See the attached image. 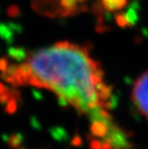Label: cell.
Here are the masks:
<instances>
[{"instance_id":"8","label":"cell","mask_w":148,"mask_h":149,"mask_svg":"<svg viewBox=\"0 0 148 149\" xmlns=\"http://www.w3.org/2000/svg\"><path fill=\"white\" fill-rule=\"evenodd\" d=\"M91 10H92L93 14L97 15L98 17H99V15H102L103 12L105 11V10H104V7H103V4H102L101 0H96V1L93 3Z\"/></svg>"},{"instance_id":"6","label":"cell","mask_w":148,"mask_h":149,"mask_svg":"<svg viewBox=\"0 0 148 149\" xmlns=\"http://www.w3.org/2000/svg\"><path fill=\"white\" fill-rule=\"evenodd\" d=\"M17 98L15 97H13L11 98L10 100L6 103V108H5V111L9 113H15V111L17 110Z\"/></svg>"},{"instance_id":"10","label":"cell","mask_w":148,"mask_h":149,"mask_svg":"<svg viewBox=\"0 0 148 149\" xmlns=\"http://www.w3.org/2000/svg\"><path fill=\"white\" fill-rule=\"evenodd\" d=\"M9 63L7 59H0V71L4 72L9 68Z\"/></svg>"},{"instance_id":"2","label":"cell","mask_w":148,"mask_h":149,"mask_svg":"<svg viewBox=\"0 0 148 149\" xmlns=\"http://www.w3.org/2000/svg\"><path fill=\"white\" fill-rule=\"evenodd\" d=\"M132 100L137 110L148 121V70L141 74L134 83Z\"/></svg>"},{"instance_id":"7","label":"cell","mask_w":148,"mask_h":149,"mask_svg":"<svg viewBox=\"0 0 148 149\" xmlns=\"http://www.w3.org/2000/svg\"><path fill=\"white\" fill-rule=\"evenodd\" d=\"M8 143L12 148L17 149L18 147L20 146V143H21V136H19V135H12L11 137L9 138Z\"/></svg>"},{"instance_id":"1","label":"cell","mask_w":148,"mask_h":149,"mask_svg":"<svg viewBox=\"0 0 148 149\" xmlns=\"http://www.w3.org/2000/svg\"><path fill=\"white\" fill-rule=\"evenodd\" d=\"M2 78L14 86L51 91L82 113L90 116L110 108L112 88L104 82L101 66L87 45L58 42L29 54L22 64L9 65Z\"/></svg>"},{"instance_id":"3","label":"cell","mask_w":148,"mask_h":149,"mask_svg":"<svg viewBox=\"0 0 148 149\" xmlns=\"http://www.w3.org/2000/svg\"><path fill=\"white\" fill-rule=\"evenodd\" d=\"M101 2L107 13L118 12L127 5V0H101Z\"/></svg>"},{"instance_id":"11","label":"cell","mask_w":148,"mask_h":149,"mask_svg":"<svg viewBox=\"0 0 148 149\" xmlns=\"http://www.w3.org/2000/svg\"><path fill=\"white\" fill-rule=\"evenodd\" d=\"M8 88L5 87L4 85H3L2 83H0V95H2L3 93H6V91H7Z\"/></svg>"},{"instance_id":"5","label":"cell","mask_w":148,"mask_h":149,"mask_svg":"<svg viewBox=\"0 0 148 149\" xmlns=\"http://www.w3.org/2000/svg\"><path fill=\"white\" fill-rule=\"evenodd\" d=\"M115 19L116 24L118 26H120L121 28H125L126 26H129V21L127 19V17H126V14L124 12L121 13H116L115 15Z\"/></svg>"},{"instance_id":"12","label":"cell","mask_w":148,"mask_h":149,"mask_svg":"<svg viewBox=\"0 0 148 149\" xmlns=\"http://www.w3.org/2000/svg\"><path fill=\"white\" fill-rule=\"evenodd\" d=\"M78 1H80V2H83V1H84V0H78Z\"/></svg>"},{"instance_id":"13","label":"cell","mask_w":148,"mask_h":149,"mask_svg":"<svg viewBox=\"0 0 148 149\" xmlns=\"http://www.w3.org/2000/svg\"><path fill=\"white\" fill-rule=\"evenodd\" d=\"M21 149H23V148H21Z\"/></svg>"},{"instance_id":"9","label":"cell","mask_w":148,"mask_h":149,"mask_svg":"<svg viewBox=\"0 0 148 149\" xmlns=\"http://www.w3.org/2000/svg\"><path fill=\"white\" fill-rule=\"evenodd\" d=\"M7 14L10 17H17L20 15V9L17 5H11L7 9Z\"/></svg>"},{"instance_id":"4","label":"cell","mask_w":148,"mask_h":149,"mask_svg":"<svg viewBox=\"0 0 148 149\" xmlns=\"http://www.w3.org/2000/svg\"><path fill=\"white\" fill-rule=\"evenodd\" d=\"M140 9V2L138 0H133L131 5L129 6L127 12L125 13L127 19L129 21V26H134L138 20V10Z\"/></svg>"}]
</instances>
